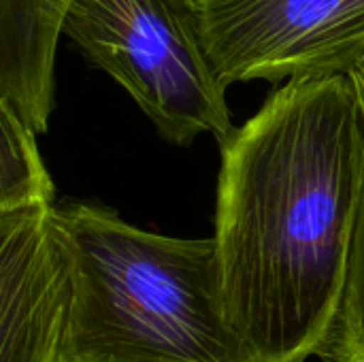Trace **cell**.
Here are the masks:
<instances>
[{
	"label": "cell",
	"instance_id": "1",
	"mask_svg": "<svg viewBox=\"0 0 364 362\" xmlns=\"http://www.w3.org/2000/svg\"><path fill=\"white\" fill-rule=\"evenodd\" d=\"M215 252L250 362L318 356L341 299L364 177L350 73L286 81L222 145Z\"/></svg>",
	"mask_w": 364,
	"mask_h": 362
},
{
	"label": "cell",
	"instance_id": "2",
	"mask_svg": "<svg viewBox=\"0 0 364 362\" xmlns=\"http://www.w3.org/2000/svg\"><path fill=\"white\" fill-rule=\"evenodd\" d=\"M66 262L64 362H250L211 239L141 230L105 207H53Z\"/></svg>",
	"mask_w": 364,
	"mask_h": 362
},
{
	"label": "cell",
	"instance_id": "3",
	"mask_svg": "<svg viewBox=\"0 0 364 362\" xmlns=\"http://www.w3.org/2000/svg\"><path fill=\"white\" fill-rule=\"evenodd\" d=\"M62 36L117 81L162 139L192 145L237 128L205 45L200 0H68Z\"/></svg>",
	"mask_w": 364,
	"mask_h": 362
},
{
	"label": "cell",
	"instance_id": "4",
	"mask_svg": "<svg viewBox=\"0 0 364 362\" xmlns=\"http://www.w3.org/2000/svg\"><path fill=\"white\" fill-rule=\"evenodd\" d=\"M209 60L232 83L350 73L364 58V0H200Z\"/></svg>",
	"mask_w": 364,
	"mask_h": 362
},
{
	"label": "cell",
	"instance_id": "5",
	"mask_svg": "<svg viewBox=\"0 0 364 362\" xmlns=\"http://www.w3.org/2000/svg\"><path fill=\"white\" fill-rule=\"evenodd\" d=\"M51 211L0 215V362H64L66 262Z\"/></svg>",
	"mask_w": 364,
	"mask_h": 362
},
{
	"label": "cell",
	"instance_id": "6",
	"mask_svg": "<svg viewBox=\"0 0 364 362\" xmlns=\"http://www.w3.org/2000/svg\"><path fill=\"white\" fill-rule=\"evenodd\" d=\"M68 0H0V105L36 134L55 107V51Z\"/></svg>",
	"mask_w": 364,
	"mask_h": 362
},
{
	"label": "cell",
	"instance_id": "7",
	"mask_svg": "<svg viewBox=\"0 0 364 362\" xmlns=\"http://www.w3.org/2000/svg\"><path fill=\"white\" fill-rule=\"evenodd\" d=\"M53 181L28 128L6 105H0V215L51 209Z\"/></svg>",
	"mask_w": 364,
	"mask_h": 362
},
{
	"label": "cell",
	"instance_id": "8",
	"mask_svg": "<svg viewBox=\"0 0 364 362\" xmlns=\"http://www.w3.org/2000/svg\"><path fill=\"white\" fill-rule=\"evenodd\" d=\"M364 119V58L350 70ZM322 362H364V177L346 282L331 331L318 352Z\"/></svg>",
	"mask_w": 364,
	"mask_h": 362
}]
</instances>
